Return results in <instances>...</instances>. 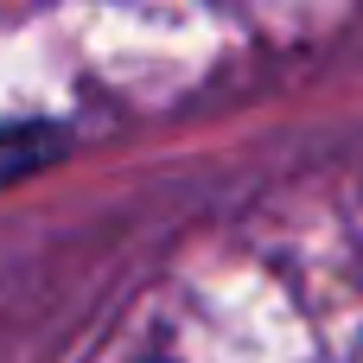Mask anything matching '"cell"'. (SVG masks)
<instances>
[{
	"mask_svg": "<svg viewBox=\"0 0 363 363\" xmlns=\"http://www.w3.org/2000/svg\"><path fill=\"white\" fill-rule=\"evenodd\" d=\"M57 153H64V134H57V128H45V121L0 128V185H13V179H26V172L51 166Z\"/></svg>",
	"mask_w": 363,
	"mask_h": 363,
	"instance_id": "1",
	"label": "cell"
},
{
	"mask_svg": "<svg viewBox=\"0 0 363 363\" xmlns=\"http://www.w3.org/2000/svg\"><path fill=\"white\" fill-rule=\"evenodd\" d=\"M351 363H363V345H357V357H351Z\"/></svg>",
	"mask_w": 363,
	"mask_h": 363,
	"instance_id": "2",
	"label": "cell"
}]
</instances>
